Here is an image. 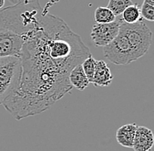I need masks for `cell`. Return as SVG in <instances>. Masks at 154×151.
I'll return each mask as SVG.
<instances>
[{
  "label": "cell",
  "instance_id": "obj_14",
  "mask_svg": "<svg viewBox=\"0 0 154 151\" xmlns=\"http://www.w3.org/2000/svg\"><path fill=\"white\" fill-rule=\"evenodd\" d=\"M132 4L131 0H109L107 7L113 12L116 17H118L121 16L123 11Z\"/></svg>",
  "mask_w": 154,
  "mask_h": 151
},
{
  "label": "cell",
  "instance_id": "obj_7",
  "mask_svg": "<svg viewBox=\"0 0 154 151\" xmlns=\"http://www.w3.org/2000/svg\"><path fill=\"white\" fill-rule=\"evenodd\" d=\"M23 40L20 36L6 29H0V58L20 57Z\"/></svg>",
  "mask_w": 154,
  "mask_h": 151
},
{
  "label": "cell",
  "instance_id": "obj_19",
  "mask_svg": "<svg viewBox=\"0 0 154 151\" xmlns=\"http://www.w3.org/2000/svg\"><path fill=\"white\" fill-rule=\"evenodd\" d=\"M12 2H16L17 3H20V2H26V1H29V0H11Z\"/></svg>",
  "mask_w": 154,
  "mask_h": 151
},
{
  "label": "cell",
  "instance_id": "obj_12",
  "mask_svg": "<svg viewBox=\"0 0 154 151\" xmlns=\"http://www.w3.org/2000/svg\"><path fill=\"white\" fill-rule=\"evenodd\" d=\"M121 18L126 24H134L141 19L140 7L137 4H132L128 6L121 14Z\"/></svg>",
  "mask_w": 154,
  "mask_h": 151
},
{
  "label": "cell",
  "instance_id": "obj_11",
  "mask_svg": "<svg viewBox=\"0 0 154 151\" xmlns=\"http://www.w3.org/2000/svg\"><path fill=\"white\" fill-rule=\"evenodd\" d=\"M68 80L72 87H75L80 91H83L89 84V81L85 75L81 64L77 65L71 70L68 76Z\"/></svg>",
  "mask_w": 154,
  "mask_h": 151
},
{
  "label": "cell",
  "instance_id": "obj_6",
  "mask_svg": "<svg viewBox=\"0 0 154 151\" xmlns=\"http://www.w3.org/2000/svg\"><path fill=\"white\" fill-rule=\"evenodd\" d=\"M123 22L121 16H118L111 23L96 24L90 32V37L95 46L104 47L109 45L117 36Z\"/></svg>",
  "mask_w": 154,
  "mask_h": 151
},
{
  "label": "cell",
  "instance_id": "obj_8",
  "mask_svg": "<svg viewBox=\"0 0 154 151\" xmlns=\"http://www.w3.org/2000/svg\"><path fill=\"white\" fill-rule=\"evenodd\" d=\"M154 144L152 131L143 126H137L132 149L135 151H150Z\"/></svg>",
  "mask_w": 154,
  "mask_h": 151
},
{
  "label": "cell",
  "instance_id": "obj_5",
  "mask_svg": "<svg viewBox=\"0 0 154 151\" xmlns=\"http://www.w3.org/2000/svg\"><path fill=\"white\" fill-rule=\"evenodd\" d=\"M119 31L130 40L139 58L148 52L152 42V32L143 19H141L134 24L123 22Z\"/></svg>",
  "mask_w": 154,
  "mask_h": 151
},
{
  "label": "cell",
  "instance_id": "obj_13",
  "mask_svg": "<svg viewBox=\"0 0 154 151\" xmlns=\"http://www.w3.org/2000/svg\"><path fill=\"white\" fill-rule=\"evenodd\" d=\"M94 18L96 24H108L111 23L116 19L115 15L108 7H97L95 11Z\"/></svg>",
  "mask_w": 154,
  "mask_h": 151
},
{
  "label": "cell",
  "instance_id": "obj_3",
  "mask_svg": "<svg viewBox=\"0 0 154 151\" xmlns=\"http://www.w3.org/2000/svg\"><path fill=\"white\" fill-rule=\"evenodd\" d=\"M21 74L22 66L19 58H0V105L18 88Z\"/></svg>",
  "mask_w": 154,
  "mask_h": 151
},
{
  "label": "cell",
  "instance_id": "obj_1",
  "mask_svg": "<svg viewBox=\"0 0 154 151\" xmlns=\"http://www.w3.org/2000/svg\"><path fill=\"white\" fill-rule=\"evenodd\" d=\"M89 56L81 36L45 11L38 28L23 43L19 86L2 105L16 120L48 110L72 90L71 70Z\"/></svg>",
  "mask_w": 154,
  "mask_h": 151
},
{
  "label": "cell",
  "instance_id": "obj_15",
  "mask_svg": "<svg viewBox=\"0 0 154 151\" xmlns=\"http://www.w3.org/2000/svg\"><path fill=\"white\" fill-rule=\"evenodd\" d=\"M96 60L93 58V56H89L81 64L82 70L87 76L89 83H91L92 80H93V76H94V73H95V68H96Z\"/></svg>",
  "mask_w": 154,
  "mask_h": 151
},
{
  "label": "cell",
  "instance_id": "obj_10",
  "mask_svg": "<svg viewBox=\"0 0 154 151\" xmlns=\"http://www.w3.org/2000/svg\"><path fill=\"white\" fill-rule=\"evenodd\" d=\"M137 127L136 123H128L120 127L116 134V142L123 147L132 149Z\"/></svg>",
  "mask_w": 154,
  "mask_h": 151
},
{
  "label": "cell",
  "instance_id": "obj_4",
  "mask_svg": "<svg viewBox=\"0 0 154 151\" xmlns=\"http://www.w3.org/2000/svg\"><path fill=\"white\" fill-rule=\"evenodd\" d=\"M103 54L115 65H128L140 59L130 40L120 31L117 36L103 47Z\"/></svg>",
  "mask_w": 154,
  "mask_h": 151
},
{
  "label": "cell",
  "instance_id": "obj_9",
  "mask_svg": "<svg viewBox=\"0 0 154 151\" xmlns=\"http://www.w3.org/2000/svg\"><path fill=\"white\" fill-rule=\"evenodd\" d=\"M114 76L104 60H96L95 73L91 83L95 86L106 87L110 85Z\"/></svg>",
  "mask_w": 154,
  "mask_h": 151
},
{
  "label": "cell",
  "instance_id": "obj_16",
  "mask_svg": "<svg viewBox=\"0 0 154 151\" xmlns=\"http://www.w3.org/2000/svg\"><path fill=\"white\" fill-rule=\"evenodd\" d=\"M141 18L147 21L152 22L154 20V5H151L143 1L142 6L140 8Z\"/></svg>",
  "mask_w": 154,
  "mask_h": 151
},
{
  "label": "cell",
  "instance_id": "obj_18",
  "mask_svg": "<svg viewBox=\"0 0 154 151\" xmlns=\"http://www.w3.org/2000/svg\"><path fill=\"white\" fill-rule=\"evenodd\" d=\"M144 2L149 3V4H151V5H154V0H144Z\"/></svg>",
  "mask_w": 154,
  "mask_h": 151
},
{
  "label": "cell",
  "instance_id": "obj_17",
  "mask_svg": "<svg viewBox=\"0 0 154 151\" xmlns=\"http://www.w3.org/2000/svg\"><path fill=\"white\" fill-rule=\"evenodd\" d=\"M5 4V0H0V9L4 7Z\"/></svg>",
  "mask_w": 154,
  "mask_h": 151
},
{
  "label": "cell",
  "instance_id": "obj_2",
  "mask_svg": "<svg viewBox=\"0 0 154 151\" xmlns=\"http://www.w3.org/2000/svg\"><path fill=\"white\" fill-rule=\"evenodd\" d=\"M45 11L39 0L20 2L0 11V29H6L22 40L38 28Z\"/></svg>",
  "mask_w": 154,
  "mask_h": 151
}]
</instances>
